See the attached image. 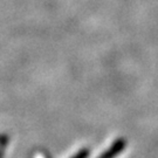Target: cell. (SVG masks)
Instances as JSON below:
<instances>
[{"label": "cell", "instance_id": "obj_1", "mask_svg": "<svg viewBox=\"0 0 158 158\" xmlns=\"http://www.w3.org/2000/svg\"><path fill=\"white\" fill-rule=\"evenodd\" d=\"M125 148H127V139L123 137H119L116 141H114L113 144L104 152H102L98 158H116L124 151Z\"/></svg>", "mask_w": 158, "mask_h": 158}, {"label": "cell", "instance_id": "obj_2", "mask_svg": "<svg viewBox=\"0 0 158 158\" xmlns=\"http://www.w3.org/2000/svg\"><path fill=\"white\" fill-rule=\"evenodd\" d=\"M89 155H90V149L89 148H83V149H81L80 151L75 153L72 158H88Z\"/></svg>", "mask_w": 158, "mask_h": 158}]
</instances>
